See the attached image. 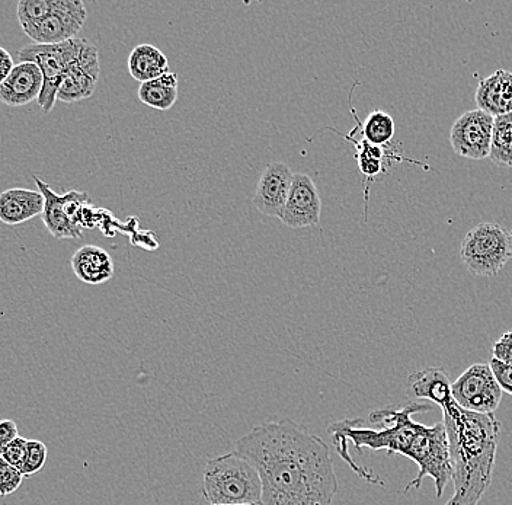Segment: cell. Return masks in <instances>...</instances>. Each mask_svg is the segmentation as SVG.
I'll return each mask as SVG.
<instances>
[{"label": "cell", "mask_w": 512, "mask_h": 505, "mask_svg": "<svg viewBox=\"0 0 512 505\" xmlns=\"http://www.w3.org/2000/svg\"><path fill=\"white\" fill-rule=\"evenodd\" d=\"M44 197L40 191L9 188L0 194V222L15 226L43 214Z\"/></svg>", "instance_id": "2e32d148"}, {"label": "cell", "mask_w": 512, "mask_h": 505, "mask_svg": "<svg viewBox=\"0 0 512 505\" xmlns=\"http://www.w3.org/2000/svg\"><path fill=\"white\" fill-rule=\"evenodd\" d=\"M236 452L258 469L261 505H332L338 479L331 449L291 420L256 425L236 443Z\"/></svg>", "instance_id": "6da1fadb"}, {"label": "cell", "mask_w": 512, "mask_h": 505, "mask_svg": "<svg viewBox=\"0 0 512 505\" xmlns=\"http://www.w3.org/2000/svg\"><path fill=\"white\" fill-rule=\"evenodd\" d=\"M361 133L370 145L386 147L395 137L396 126L392 115L376 110L361 123Z\"/></svg>", "instance_id": "603a6c76"}, {"label": "cell", "mask_w": 512, "mask_h": 505, "mask_svg": "<svg viewBox=\"0 0 512 505\" xmlns=\"http://www.w3.org/2000/svg\"><path fill=\"white\" fill-rule=\"evenodd\" d=\"M53 5L54 0H21L18 3V9H16L19 24L24 28L27 25L41 21L50 14Z\"/></svg>", "instance_id": "cb8c5ba5"}, {"label": "cell", "mask_w": 512, "mask_h": 505, "mask_svg": "<svg viewBox=\"0 0 512 505\" xmlns=\"http://www.w3.org/2000/svg\"><path fill=\"white\" fill-rule=\"evenodd\" d=\"M48 449L46 444L40 440H28V455L24 466L21 468L22 475L25 478H31L32 475L41 471L46 465Z\"/></svg>", "instance_id": "d4e9b609"}, {"label": "cell", "mask_w": 512, "mask_h": 505, "mask_svg": "<svg viewBox=\"0 0 512 505\" xmlns=\"http://www.w3.org/2000/svg\"><path fill=\"white\" fill-rule=\"evenodd\" d=\"M494 121L495 117L479 108L460 115L451 127L450 133V143L454 152L473 161L489 158Z\"/></svg>", "instance_id": "9c48e42d"}, {"label": "cell", "mask_w": 512, "mask_h": 505, "mask_svg": "<svg viewBox=\"0 0 512 505\" xmlns=\"http://www.w3.org/2000/svg\"><path fill=\"white\" fill-rule=\"evenodd\" d=\"M28 455V440L24 439V437H16L8 447H6L5 452H3V459L6 462L11 463L12 466L18 468L21 471L22 466H24L25 460H27Z\"/></svg>", "instance_id": "4316f807"}, {"label": "cell", "mask_w": 512, "mask_h": 505, "mask_svg": "<svg viewBox=\"0 0 512 505\" xmlns=\"http://www.w3.org/2000/svg\"><path fill=\"white\" fill-rule=\"evenodd\" d=\"M101 73L98 49L86 41L82 53L64 75L62 85L57 92V101L75 104L94 95Z\"/></svg>", "instance_id": "8fae6325"}, {"label": "cell", "mask_w": 512, "mask_h": 505, "mask_svg": "<svg viewBox=\"0 0 512 505\" xmlns=\"http://www.w3.org/2000/svg\"><path fill=\"white\" fill-rule=\"evenodd\" d=\"M86 41L73 38L62 44H30L18 51L21 62L34 63L43 73V91L37 101L44 113L53 111L64 75L78 60Z\"/></svg>", "instance_id": "8992f818"}, {"label": "cell", "mask_w": 512, "mask_h": 505, "mask_svg": "<svg viewBox=\"0 0 512 505\" xmlns=\"http://www.w3.org/2000/svg\"><path fill=\"white\" fill-rule=\"evenodd\" d=\"M451 389L456 404L475 414H494L502 402V389L489 364H473Z\"/></svg>", "instance_id": "52a82bcc"}, {"label": "cell", "mask_w": 512, "mask_h": 505, "mask_svg": "<svg viewBox=\"0 0 512 505\" xmlns=\"http://www.w3.org/2000/svg\"><path fill=\"white\" fill-rule=\"evenodd\" d=\"M128 72L137 82H149L158 79L169 70L168 57L152 44H140L134 47L128 56Z\"/></svg>", "instance_id": "d6986e66"}, {"label": "cell", "mask_w": 512, "mask_h": 505, "mask_svg": "<svg viewBox=\"0 0 512 505\" xmlns=\"http://www.w3.org/2000/svg\"><path fill=\"white\" fill-rule=\"evenodd\" d=\"M35 184H37L38 191L44 197V210L43 222L46 225L50 235L56 239H80L82 238L83 229H80L76 223L69 219V216L64 210L63 196L54 193L50 185L46 184L43 180L35 175Z\"/></svg>", "instance_id": "ac0fdd59"}, {"label": "cell", "mask_w": 512, "mask_h": 505, "mask_svg": "<svg viewBox=\"0 0 512 505\" xmlns=\"http://www.w3.org/2000/svg\"><path fill=\"white\" fill-rule=\"evenodd\" d=\"M492 354H494V359L512 366V329L499 337L492 348Z\"/></svg>", "instance_id": "f1b7e54d"}, {"label": "cell", "mask_w": 512, "mask_h": 505, "mask_svg": "<svg viewBox=\"0 0 512 505\" xmlns=\"http://www.w3.org/2000/svg\"><path fill=\"white\" fill-rule=\"evenodd\" d=\"M489 159L499 168H512V114L495 117Z\"/></svg>", "instance_id": "7402d4cb"}, {"label": "cell", "mask_w": 512, "mask_h": 505, "mask_svg": "<svg viewBox=\"0 0 512 505\" xmlns=\"http://www.w3.org/2000/svg\"><path fill=\"white\" fill-rule=\"evenodd\" d=\"M15 62L14 57L11 56L8 50L0 47V85L6 81L12 70H14Z\"/></svg>", "instance_id": "4dcf8cb0"}, {"label": "cell", "mask_w": 512, "mask_h": 505, "mask_svg": "<svg viewBox=\"0 0 512 505\" xmlns=\"http://www.w3.org/2000/svg\"><path fill=\"white\" fill-rule=\"evenodd\" d=\"M43 73L37 65L21 62L0 85V102L8 107H24L38 99L43 91Z\"/></svg>", "instance_id": "4fadbf2b"}, {"label": "cell", "mask_w": 512, "mask_h": 505, "mask_svg": "<svg viewBox=\"0 0 512 505\" xmlns=\"http://www.w3.org/2000/svg\"><path fill=\"white\" fill-rule=\"evenodd\" d=\"M294 174L284 162H274L265 166L259 178L252 203L265 216L280 219L286 207Z\"/></svg>", "instance_id": "7c38bea8"}, {"label": "cell", "mask_w": 512, "mask_h": 505, "mask_svg": "<svg viewBox=\"0 0 512 505\" xmlns=\"http://www.w3.org/2000/svg\"><path fill=\"white\" fill-rule=\"evenodd\" d=\"M453 383L448 379L443 367H427L412 373L406 380V392L419 402L431 401L441 409H448L456 404L453 398Z\"/></svg>", "instance_id": "5bb4252c"}, {"label": "cell", "mask_w": 512, "mask_h": 505, "mask_svg": "<svg viewBox=\"0 0 512 505\" xmlns=\"http://www.w3.org/2000/svg\"><path fill=\"white\" fill-rule=\"evenodd\" d=\"M489 367L494 372L496 382H498L502 392L512 395V366L492 357L491 361H489Z\"/></svg>", "instance_id": "83f0119b"}, {"label": "cell", "mask_w": 512, "mask_h": 505, "mask_svg": "<svg viewBox=\"0 0 512 505\" xmlns=\"http://www.w3.org/2000/svg\"><path fill=\"white\" fill-rule=\"evenodd\" d=\"M322 213L320 198L315 181L307 174H294L290 194L280 220L291 229L310 228L316 226Z\"/></svg>", "instance_id": "30bf717a"}, {"label": "cell", "mask_w": 512, "mask_h": 505, "mask_svg": "<svg viewBox=\"0 0 512 505\" xmlns=\"http://www.w3.org/2000/svg\"><path fill=\"white\" fill-rule=\"evenodd\" d=\"M430 409L428 402L411 401L398 407L390 405L371 412L368 417V423L379 428L364 427L361 420H344L329 425L328 433L334 440L339 456L351 466L352 471L366 481L379 484V479L351 459L348 441L358 450H386L387 455H402L414 460L419 472L414 481L406 485L405 492L412 488H421L422 481L431 476L435 484V494L437 498H441L453 475L446 424L440 421L427 427L412 420V415Z\"/></svg>", "instance_id": "7a4b0ae2"}, {"label": "cell", "mask_w": 512, "mask_h": 505, "mask_svg": "<svg viewBox=\"0 0 512 505\" xmlns=\"http://www.w3.org/2000/svg\"><path fill=\"white\" fill-rule=\"evenodd\" d=\"M88 18L85 3L80 0H54L47 17L22 28L35 44H62L78 38Z\"/></svg>", "instance_id": "ba28073f"}, {"label": "cell", "mask_w": 512, "mask_h": 505, "mask_svg": "<svg viewBox=\"0 0 512 505\" xmlns=\"http://www.w3.org/2000/svg\"><path fill=\"white\" fill-rule=\"evenodd\" d=\"M72 270L83 283L98 286L114 276V261L105 249L85 245L73 254Z\"/></svg>", "instance_id": "e0dca14e"}, {"label": "cell", "mask_w": 512, "mask_h": 505, "mask_svg": "<svg viewBox=\"0 0 512 505\" xmlns=\"http://www.w3.org/2000/svg\"><path fill=\"white\" fill-rule=\"evenodd\" d=\"M443 412L454 482L446 505H479L492 484L501 424L495 414H475L457 404Z\"/></svg>", "instance_id": "3957f363"}, {"label": "cell", "mask_w": 512, "mask_h": 505, "mask_svg": "<svg viewBox=\"0 0 512 505\" xmlns=\"http://www.w3.org/2000/svg\"><path fill=\"white\" fill-rule=\"evenodd\" d=\"M475 101L479 110L492 117L512 114V73L499 69L494 75L479 79Z\"/></svg>", "instance_id": "9a60e30c"}, {"label": "cell", "mask_w": 512, "mask_h": 505, "mask_svg": "<svg viewBox=\"0 0 512 505\" xmlns=\"http://www.w3.org/2000/svg\"><path fill=\"white\" fill-rule=\"evenodd\" d=\"M352 113H354V110H352ZM355 121H357L358 124V139H352V137L348 136L347 139H350V142L354 143L355 147H357L355 159H357L358 169H360L361 174H363L364 178L373 180V178L383 174L386 159L392 158V156L396 158V155L395 153L387 152L386 147L370 145V143L364 139L363 133H361V123L357 115H355Z\"/></svg>", "instance_id": "44dd1931"}, {"label": "cell", "mask_w": 512, "mask_h": 505, "mask_svg": "<svg viewBox=\"0 0 512 505\" xmlns=\"http://www.w3.org/2000/svg\"><path fill=\"white\" fill-rule=\"evenodd\" d=\"M512 258V233L498 223L483 222L466 233L460 260L473 276L494 277Z\"/></svg>", "instance_id": "5b68a950"}, {"label": "cell", "mask_w": 512, "mask_h": 505, "mask_svg": "<svg viewBox=\"0 0 512 505\" xmlns=\"http://www.w3.org/2000/svg\"><path fill=\"white\" fill-rule=\"evenodd\" d=\"M203 495L211 505L261 504V476L258 469L235 450L208 460Z\"/></svg>", "instance_id": "277c9868"}, {"label": "cell", "mask_w": 512, "mask_h": 505, "mask_svg": "<svg viewBox=\"0 0 512 505\" xmlns=\"http://www.w3.org/2000/svg\"><path fill=\"white\" fill-rule=\"evenodd\" d=\"M18 437V425L12 420L0 421V457L3 456L6 447Z\"/></svg>", "instance_id": "f546056e"}, {"label": "cell", "mask_w": 512, "mask_h": 505, "mask_svg": "<svg viewBox=\"0 0 512 505\" xmlns=\"http://www.w3.org/2000/svg\"><path fill=\"white\" fill-rule=\"evenodd\" d=\"M137 97L147 107L159 111L171 110L178 101V75L168 72L153 81L140 83Z\"/></svg>", "instance_id": "ffe728a7"}, {"label": "cell", "mask_w": 512, "mask_h": 505, "mask_svg": "<svg viewBox=\"0 0 512 505\" xmlns=\"http://www.w3.org/2000/svg\"><path fill=\"white\" fill-rule=\"evenodd\" d=\"M227 505H261V504H227Z\"/></svg>", "instance_id": "1f68e13d"}, {"label": "cell", "mask_w": 512, "mask_h": 505, "mask_svg": "<svg viewBox=\"0 0 512 505\" xmlns=\"http://www.w3.org/2000/svg\"><path fill=\"white\" fill-rule=\"evenodd\" d=\"M24 478L18 468L0 457V497H8L18 491Z\"/></svg>", "instance_id": "484cf974"}]
</instances>
